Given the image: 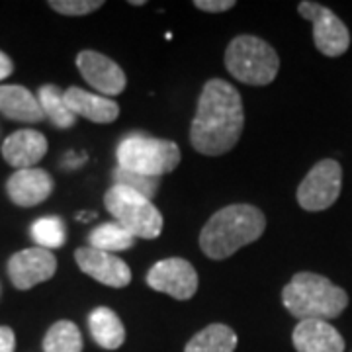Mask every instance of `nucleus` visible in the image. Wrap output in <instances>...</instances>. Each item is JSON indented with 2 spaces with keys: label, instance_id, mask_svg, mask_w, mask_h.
<instances>
[{
  "label": "nucleus",
  "instance_id": "nucleus-16",
  "mask_svg": "<svg viewBox=\"0 0 352 352\" xmlns=\"http://www.w3.org/2000/svg\"><path fill=\"white\" fill-rule=\"evenodd\" d=\"M63 98L69 110L75 116L87 118L88 122H94V124H112L120 116L118 102L106 98L102 94L87 92L78 87H69L63 90Z\"/></svg>",
  "mask_w": 352,
  "mask_h": 352
},
{
  "label": "nucleus",
  "instance_id": "nucleus-29",
  "mask_svg": "<svg viewBox=\"0 0 352 352\" xmlns=\"http://www.w3.org/2000/svg\"><path fill=\"white\" fill-rule=\"evenodd\" d=\"M96 214H80L78 215V219H82V221H87V219H94Z\"/></svg>",
  "mask_w": 352,
  "mask_h": 352
},
{
  "label": "nucleus",
  "instance_id": "nucleus-23",
  "mask_svg": "<svg viewBox=\"0 0 352 352\" xmlns=\"http://www.w3.org/2000/svg\"><path fill=\"white\" fill-rule=\"evenodd\" d=\"M32 237L41 249H59L65 245V223L57 215L39 217L32 226Z\"/></svg>",
  "mask_w": 352,
  "mask_h": 352
},
{
  "label": "nucleus",
  "instance_id": "nucleus-18",
  "mask_svg": "<svg viewBox=\"0 0 352 352\" xmlns=\"http://www.w3.org/2000/svg\"><path fill=\"white\" fill-rule=\"evenodd\" d=\"M88 329L94 342L106 351H116L126 342V327L110 307L92 309V314L88 315Z\"/></svg>",
  "mask_w": 352,
  "mask_h": 352
},
{
  "label": "nucleus",
  "instance_id": "nucleus-7",
  "mask_svg": "<svg viewBox=\"0 0 352 352\" xmlns=\"http://www.w3.org/2000/svg\"><path fill=\"white\" fill-rule=\"evenodd\" d=\"M342 188V168L337 161H319L305 175L298 188V204L305 212H323L339 200Z\"/></svg>",
  "mask_w": 352,
  "mask_h": 352
},
{
  "label": "nucleus",
  "instance_id": "nucleus-25",
  "mask_svg": "<svg viewBox=\"0 0 352 352\" xmlns=\"http://www.w3.org/2000/svg\"><path fill=\"white\" fill-rule=\"evenodd\" d=\"M50 6L65 16H85L104 6L102 0H51Z\"/></svg>",
  "mask_w": 352,
  "mask_h": 352
},
{
  "label": "nucleus",
  "instance_id": "nucleus-24",
  "mask_svg": "<svg viewBox=\"0 0 352 352\" xmlns=\"http://www.w3.org/2000/svg\"><path fill=\"white\" fill-rule=\"evenodd\" d=\"M112 176H113V184H118V186H126V188L133 190V192H138V194L145 196V198H149V200H151V196H155V194H157V190H159V178L138 175V173H131V170L122 168V166H116Z\"/></svg>",
  "mask_w": 352,
  "mask_h": 352
},
{
  "label": "nucleus",
  "instance_id": "nucleus-19",
  "mask_svg": "<svg viewBox=\"0 0 352 352\" xmlns=\"http://www.w3.org/2000/svg\"><path fill=\"white\" fill-rule=\"evenodd\" d=\"M237 333L223 323H212L188 340L184 352H235Z\"/></svg>",
  "mask_w": 352,
  "mask_h": 352
},
{
  "label": "nucleus",
  "instance_id": "nucleus-9",
  "mask_svg": "<svg viewBox=\"0 0 352 352\" xmlns=\"http://www.w3.org/2000/svg\"><path fill=\"white\" fill-rule=\"evenodd\" d=\"M147 286L184 302L198 292V272L186 258H164L149 268Z\"/></svg>",
  "mask_w": 352,
  "mask_h": 352
},
{
  "label": "nucleus",
  "instance_id": "nucleus-27",
  "mask_svg": "<svg viewBox=\"0 0 352 352\" xmlns=\"http://www.w3.org/2000/svg\"><path fill=\"white\" fill-rule=\"evenodd\" d=\"M16 349V337L10 327H0V352H14Z\"/></svg>",
  "mask_w": 352,
  "mask_h": 352
},
{
  "label": "nucleus",
  "instance_id": "nucleus-6",
  "mask_svg": "<svg viewBox=\"0 0 352 352\" xmlns=\"http://www.w3.org/2000/svg\"><path fill=\"white\" fill-rule=\"evenodd\" d=\"M106 210L135 239H157L163 231V215L149 198L113 184L104 196Z\"/></svg>",
  "mask_w": 352,
  "mask_h": 352
},
{
  "label": "nucleus",
  "instance_id": "nucleus-26",
  "mask_svg": "<svg viewBox=\"0 0 352 352\" xmlns=\"http://www.w3.org/2000/svg\"><path fill=\"white\" fill-rule=\"evenodd\" d=\"M194 6H196L198 10H201V12H227L229 8L235 6V0H196Z\"/></svg>",
  "mask_w": 352,
  "mask_h": 352
},
{
  "label": "nucleus",
  "instance_id": "nucleus-8",
  "mask_svg": "<svg viewBox=\"0 0 352 352\" xmlns=\"http://www.w3.org/2000/svg\"><path fill=\"white\" fill-rule=\"evenodd\" d=\"M298 12L305 20L314 24V41L315 47L327 57H339L351 45V34L349 28L342 24L337 14L325 6L303 0L298 6Z\"/></svg>",
  "mask_w": 352,
  "mask_h": 352
},
{
  "label": "nucleus",
  "instance_id": "nucleus-21",
  "mask_svg": "<svg viewBox=\"0 0 352 352\" xmlns=\"http://www.w3.org/2000/svg\"><path fill=\"white\" fill-rule=\"evenodd\" d=\"M88 243L92 249L113 254V252L131 249L135 243V237L127 231L126 227L120 226L118 221H110V223H102V226L96 227L88 235Z\"/></svg>",
  "mask_w": 352,
  "mask_h": 352
},
{
  "label": "nucleus",
  "instance_id": "nucleus-30",
  "mask_svg": "<svg viewBox=\"0 0 352 352\" xmlns=\"http://www.w3.org/2000/svg\"><path fill=\"white\" fill-rule=\"evenodd\" d=\"M129 4H133V6H143V4H145V0H131Z\"/></svg>",
  "mask_w": 352,
  "mask_h": 352
},
{
  "label": "nucleus",
  "instance_id": "nucleus-2",
  "mask_svg": "<svg viewBox=\"0 0 352 352\" xmlns=\"http://www.w3.org/2000/svg\"><path fill=\"white\" fill-rule=\"evenodd\" d=\"M266 227L264 214L249 204H233L215 212L200 233V249L212 261L231 254L261 239Z\"/></svg>",
  "mask_w": 352,
  "mask_h": 352
},
{
  "label": "nucleus",
  "instance_id": "nucleus-4",
  "mask_svg": "<svg viewBox=\"0 0 352 352\" xmlns=\"http://www.w3.org/2000/svg\"><path fill=\"white\" fill-rule=\"evenodd\" d=\"M118 166L127 168L151 178H161L173 173L180 163V149L175 141L145 135V133H129L118 145Z\"/></svg>",
  "mask_w": 352,
  "mask_h": 352
},
{
  "label": "nucleus",
  "instance_id": "nucleus-14",
  "mask_svg": "<svg viewBox=\"0 0 352 352\" xmlns=\"http://www.w3.org/2000/svg\"><path fill=\"white\" fill-rule=\"evenodd\" d=\"M45 153L47 139L36 129H18L2 143L4 161L10 166H16L18 170L34 168V164H38L45 157Z\"/></svg>",
  "mask_w": 352,
  "mask_h": 352
},
{
  "label": "nucleus",
  "instance_id": "nucleus-1",
  "mask_svg": "<svg viewBox=\"0 0 352 352\" xmlns=\"http://www.w3.org/2000/svg\"><path fill=\"white\" fill-rule=\"evenodd\" d=\"M243 126L245 112L239 90L221 78L208 80L190 126L192 147L208 157L226 155L237 145Z\"/></svg>",
  "mask_w": 352,
  "mask_h": 352
},
{
  "label": "nucleus",
  "instance_id": "nucleus-22",
  "mask_svg": "<svg viewBox=\"0 0 352 352\" xmlns=\"http://www.w3.org/2000/svg\"><path fill=\"white\" fill-rule=\"evenodd\" d=\"M45 352H82V335L73 321H57L43 337Z\"/></svg>",
  "mask_w": 352,
  "mask_h": 352
},
{
  "label": "nucleus",
  "instance_id": "nucleus-3",
  "mask_svg": "<svg viewBox=\"0 0 352 352\" xmlns=\"http://www.w3.org/2000/svg\"><path fill=\"white\" fill-rule=\"evenodd\" d=\"M282 302L289 314L300 321H329L346 309L349 296L329 278L314 272H298L282 289Z\"/></svg>",
  "mask_w": 352,
  "mask_h": 352
},
{
  "label": "nucleus",
  "instance_id": "nucleus-10",
  "mask_svg": "<svg viewBox=\"0 0 352 352\" xmlns=\"http://www.w3.org/2000/svg\"><path fill=\"white\" fill-rule=\"evenodd\" d=\"M76 67L88 85L106 98L118 96L126 90L127 78L124 69L98 51H80L76 55Z\"/></svg>",
  "mask_w": 352,
  "mask_h": 352
},
{
  "label": "nucleus",
  "instance_id": "nucleus-28",
  "mask_svg": "<svg viewBox=\"0 0 352 352\" xmlns=\"http://www.w3.org/2000/svg\"><path fill=\"white\" fill-rule=\"evenodd\" d=\"M14 71V65L10 61V57L6 55V53H2L0 51V80H4L6 76L12 75Z\"/></svg>",
  "mask_w": 352,
  "mask_h": 352
},
{
  "label": "nucleus",
  "instance_id": "nucleus-12",
  "mask_svg": "<svg viewBox=\"0 0 352 352\" xmlns=\"http://www.w3.org/2000/svg\"><path fill=\"white\" fill-rule=\"evenodd\" d=\"M78 268L110 288H124L131 282V270L124 263V258L116 256L112 252L98 251L92 247H80L75 252Z\"/></svg>",
  "mask_w": 352,
  "mask_h": 352
},
{
  "label": "nucleus",
  "instance_id": "nucleus-20",
  "mask_svg": "<svg viewBox=\"0 0 352 352\" xmlns=\"http://www.w3.org/2000/svg\"><path fill=\"white\" fill-rule=\"evenodd\" d=\"M38 100L41 110H43V116H47L55 127L69 129V127H73L76 124V116L65 104L63 90L59 87H55V85L39 87Z\"/></svg>",
  "mask_w": 352,
  "mask_h": 352
},
{
  "label": "nucleus",
  "instance_id": "nucleus-13",
  "mask_svg": "<svg viewBox=\"0 0 352 352\" xmlns=\"http://www.w3.org/2000/svg\"><path fill=\"white\" fill-rule=\"evenodd\" d=\"M53 178L47 170L43 168H22L16 170L8 182H6V192L8 198L20 206V208H34L41 201H45L53 192Z\"/></svg>",
  "mask_w": 352,
  "mask_h": 352
},
{
  "label": "nucleus",
  "instance_id": "nucleus-17",
  "mask_svg": "<svg viewBox=\"0 0 352 352\" xmlns=\"http://www.w3.org/2000/svg\"><path fill=\"white\" fill-rule=\"evenodd\" d=\"M0 113L24 124H38L45 118L38 98L22 85L0 87Z\"/></svg>",
  "mask_w": 352,
  "mask_h": 352
},
{
  "label": "nucleus",
  "instance_id": "nucleus-15",
  "mask_svg": "<svg viewBox=\"0 0 352 352\" xmlns=\"http://www.w3.org/2000/svg\"><path fill=\"white\" fill-rule=\"evenodd\" d=\"M292 342L298 352H344V339L329 321H300L292 333Z\"/></svg>",
  "mask_w": 352,
  "mask_h": 352
},
{
  "label": "nucleus",
  "instance_id": "nucleus-11",
  "mask_svg": "<svg viewBox=\"0 0 352 352\" xmlns=\"http://www.w3.org/2000/svg\"><path fill=\"white\" fill-rule=\"evenodd\" d=\"M57 270V258L53 252L41 247H32L16 252L8 261V276L18 289H30L47 282Z\"/></svg>",
  "mask_w": 352,
  "mask_h": 352
},
{
  "label": "nucleus",
  "instance_id": "nucleus-5",
  "mask_svg": "<svg viewBox=\"0 0 352 352\" xmlns=\"http://www.w3.org/2000/svg\"><path fill=\"white\" fill-rule=\"evenodd\" d=\"M229 75L251 87H264L276 78L280 57L270 43L256 36H237L226 51Z\"/></svg>",
  "mask_w": 352,
  "mask_h": 352
}]
</instances>
